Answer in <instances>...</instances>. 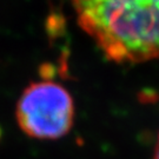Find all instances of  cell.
Segmentation results:
<instances>
[{
	"mask_svg": "<svg viewBox=\"0 0 159 159\" xmlns=\"http://www.w3.org/2000/svg\"><path fill=\"white\" fill-rule=\"evenodd\" d=\"M16 117L19 127L31 138L59 139L73 126V99L58 83L51 80L32 83L18 99Z\"/></svg>",
	"mask_w": 159,
	"mask_h": 159,
	"instance_id": "7a4b0ae2",
	"label": "cell"
},
{
	"mask_svg": "<svg viewBox=\"0 0 159 159\" xmlns=\"http://www.w3.org/2000/svg\"><path fill=\"white\" fill-rule=\"evenodd\" d=\"M153 159H159V134H158V139H157V143H156V146H154Z\"/></svg>",
	"mask_w": 159,
	"mask_h": 159,
	"instance_id": "3957f363",
	"label": "cell"
},
{
	"mask_svg": "<svg viewBox=\"0 0 159 159\" xmlns=\"http://www.w3.org/2000/svg\"><path fill=\"white\" fill-rule=\"evenodd\" d=\"M0 138H1V127H0Z\"/></svg>",
	"mask_w": 159,
	"mask_h": 159,
	"instance_id": "277c9868",
	"label": "cell"
},
{
	"mask_svg": "<svg viewBox=\"0 0 159 159\" xmlns=\"http://www.w3.org/2000/svg\"><path fill=\"white\" fill-rule=\"evenodd\" d=\"M80 27L111 60L159 59V0H71Z\"/></svg>",
	"mask_w": 159,
	"mask_h": 159,
	"instance_id": "6da1fadb",
	"label": "cell"
}]
</instances>
